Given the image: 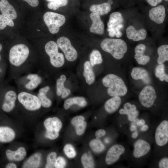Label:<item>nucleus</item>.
I'll use <instances>...</instances> for the list:
<instances>
[{
  "label": "nucleus",
  "instance_id": "1",
  "mask_svg": "<svg viewBox=\"0 0 168 168\" xmlns=\"http://www.w3.org/2000/svg\"><path fill=\"white\" fill-rule=\"evenodd\" d=\"M29 54L28 47L24 44H16L10 49L9 53V61L12 77L13 78H16L22 73L27 72L25 65Z\"/></svg>",
  "mask_w": 168,
  "mask_h": 168
},
{
  "label": "nucleus",
  "instance_id": "2",
  "mask_svg": "<svg viewBox=\"0 0 168 168\" xmlns=\"http://www.w3.org/2000/svg\"><path fill=\"white\" fill-rule=\"evenodd\" d=\"M103 85L108 87L107 92L112 96H123L128 92V88L122 79L113 74H109L102 79Z\"/></svg>",
  "mask_w": 168,
  "mask_h": 168
},
{
  "label": "nucleus",
  "instance_id": "3",
  "mask_svg": "<svg viewBox=\"0 0 168 168\" xmlns=\"http://www.w3.org/2000/svg\"><path fill=\"white\" fill-rule=\"evenodd\" d=\"M100 46L102 50L117 59L123 58L128 49L125 42L121 39L105 38L102 41Z\"/></svg>",
  "mask_w": 168,
  "mask_h": 168
},
{
  "label": "nucleus",
  "instance_id": "4",
  "mask_svg": "<svg viewBox=\"0 0 168 168\" xmlns=\"http://www.w3.org/2000/svg\"><path fill=\"white\" fill-rule=\"evenodd\" d=\"M17 99L26 110L35 111L39 110L42 105L37 96L26 91H21L17 94Z\"/></svg>",
  "mask_w": 168,
  "mask_h": 168
},
{
  "label": "nucleus",
  "instance_id": "5",
  "mask_svg": "<svg viewBox=\"0 0 168 168\" xmlns=\"http://www.w3.org/2000/svg\"><path fill=\"white\" fill-rule=\"evenodd\" d=\"M43 19L49 31L52 34L57 33L66 21L63 15L51 12H45L44 15Z\"/></svg>",
  "mask_w": 168,
  "mask_h": 168
},
{
  "label": "nucleus",
  "instance_id": "6",
  "mask_svg": "<svg viewBox=\"0 0 168 168\" xmlns=\"http://www.w3.org/2000/svg\"><path fill=\"white\" fill-rule=\"evenodd\" d=\"M58 48L57 43L53 41H49L44 46L45 52L49 57L50 64L56 68L62 67L65 62L64 55L58 52Z\"/></svg>",
  "mask_w": 168,
  "mask_h": 168
},
{
  "label": "nucleus",
  "instance_id": "7",
  "mask_svg": "<svg viewBox=\"0 0 168 168\" xmlns=\"http://www.w3.org/2000/svg\"><path fill=\"white\" fill-rule=\"evenodd\" d=\"M59 47L64 53L66 58L68 61H73L77 57V53L72 45L69 40L65 36L59 37L56 43Z\"/></svg>",
  "mask_w": 168,
  "mask_h": 168
},
{
  "label": "nucleus",
  "instance_id": "8",
  "mask_svg": "<svg viewBox=\"0 0 168 168\" xmlns=\"http://www.w3.org/2000/svg\"><path fill=\"white\" fill-rule=\"evenodd\" d=\"M156 98V92L152 86L147 85L144 86L139 95V100L141 105L146 108L151 107Z\"/></svg>",
  "mask_w": 168,
  "mask_h": 168
},
{
  "label": "nucleus",
  "instance_id": "9",
  "mask_svg": "<svg viewBox=\"0 0 168 168\" xmlns=\"http://www.w3.org/2000/svg\"><path fill=\"white\" fill-rule=\"evenodd\" d=\"M155 140L157 145L163 146L168 142V121H162L156 128Z\"/></svg>",
  "mask_w": 168,
  "mask_h": 168
},
{
  "label": "nucleus",
  "instance_id": "10",
  "mask_svg": "<svg viewBox=\"0 0 168 168\" xmlns=\"http://www.w3.org/2000/svg\"><path fill=\"white\" fill-rule=\"evenodd\" d=\"M17 94L14 89H9L5 93L2 108L6 112L12 111L15 106V103L17 99Z\"/></svg>",
  "mask_w": 168,
  "mask_h": 168
},
{
  "label": "nucleus",
  "instance_id": "11",
  "mask_svg": "<svg viewBox=\"0 0 168 168\" xmlns=\"http://www.w3.org/2000/svg\"><path fill=\"white\" fill-rule=\"evenodd\" d=\"M125 148L122 145L116 144L112 146L106 155L105 161L108 165H112L116 162L121 155L125 152Z\"/></svg>",
  "mask_w": 168,
  "mask_h": 168
},
{
  "label": "nucleus",
  "instance_id": "12",
  "mask_svg": "<svg viewBox=\"0 0 168 168\" xmlns=\"http://www.w3.org/2000/svg\"><path fill=\"white\" fill-rule=\"evenodd\" d=\"M166 16L165 8L162 5L153 7L149 12V16L150 19L159 24L164 22Z\"/></svg>",
  "mask_w": 168,
  "mask_h": 168
},
{
  "label": "nucleus",
  "instance_id": "13",
  "mask_svg": "<svg viewBox=\"0 0 168 168\" xmlns=\"http://www.w3.org/2000/svg\"><path fill=\"white\" fill-rule=\"evenodd\" d=\"M150 149V145L148 142L142 139L138 140L134 145L133 156L136 158H140L147 154Z\"/></svg>",
  "mask_w": 168,
  "mask_h": 168
},
{
  "label": "nucleus",
  "instance_id": "14",
  "mask_svg": "<svg viewBox=\"0 0 168 168\" xmlns=\"http://www.w3.org/2000/svg\"><path fill=\"white\" fill-rule=\"evenodd\" d=\"M90 17L92 21L90 31L99 35L103 34L104 32V24L100 15L92 12L90 14Z\"/></svg>",
  "mask_w": 168,
  "mask_h": 168
},
{
  "label": "nucleus",
  "instance_id": "15",
  "mask_svg": "<svg viewBox=\"0 0 168 168\" xmlns=\"http://www.w3.org/2000/svg\"><path fill=\"white\" fill-rule=\"evenodd\" d=\"M126 34L128 39L137 41L144 40L146 37L147 32L143 28L137 30L133 26H129L126 29Z\"/></svg>",
  "mask_w": 168,
  "mask_h": 168
},
{
  "label": "nucleus",
  "instance_id": "16",
  "mask_svg": "<svg viewBox=\"0 0 168 168\" xmlns=\"http://www.w3.org/2000/svg\"><path fill=\"white\" fill-rule=\"evenodd\" d=\"M132 78L134 80H141L145 84H149L151 79L148 72L145 69L140 67H135L131 73Z\"/></svg>",
  "mask_w": 168,
  "mask_h": 168
},
{
  "label": "nucleus",
  "instance_id": "17",
  "mask_svg": "<svg viewBox=\"0 0 168 168\" xmlns=\"http://www.w3.org/2000/svg\"><path fill=\"white\" fill-rule=\"evenodd\" d=\"M0 10L2 15L12 20L17 17L16 10L7 0H1L0 1Z\"/></svg>",
  "mask_w": 168,
  "mask_h": 168
},
{
  "label": "nucleus",
  "instance_id": "18",
  "mask_svg": "<svg viewBox=\"0 0 168 168\" xmlns=\"http://www.w3.org/2000/svg\"><path fill=\"white\" fill-rule=\"evenodd\" d=\"M26 77L28 80L24 85L26 91H32L36 89L42 82L41 77L36 73L28 74L26 75Z\"/></svg>",
  "mask_w": 168,
  "mask_h": 168
},
{
  "label": "nucleus",
  "instance_id": "19",
  "mask_svg": "<svg viewBox=\"0 0 168 168\" xmlns=\"http://www.w3.org/2000/svg\"><path fill=\"white\" fill-rule=\"evenodd\" d=\"M119 112L121 114L127 115L128 119L131 121H134L139 114L136 106L129 102L125 103L124 105V109H120Z\"/></svg>",
  "mask_w": 168,
  "mask_h": 168
},
{
  "label": "nucleus",
  "instance_id": "20",
  "mask_svg": "<svg viewBox=\"0 0 168 168\" xmlns=\"http://www.w3.org/2000/svg\"><path fill=\"white\" fill-rule=\"evenodd\" d=\"M46 130L59 133L62 128V124L60 119L57 117H49L44 122Z\"/></svg>",
  "mask_w": 168,
  "mask_h": 168
},
{
  "label": "nucleus",
  "instance_id": "21",
  "mask_svg": "<svg viewBox=\"0 0 168 168\" xmlns=\"http://www.w3.org/2000/svg\"><path fill=\"white\" fill-rule=\"evenodd\" d=\"M6 155L7 159L11 161H19L23 160L26 155V152L23 147H19L16 151L7 150Z\"/></svg>",
  "mask_w": 168,
  "mask_h": 168
},
{
  "label": "nucleus",
  "instance_id": "22",
  "mask_svg": "<svg viewBox=\"0 0 168 168\" xmlns=\"http://www.w3.org/2000/svg\"><path fill=\"white\" fill-rule=\"evenodd\" d=\"M66 77L64 75H61L57 79L56 82V94L58 96H61L63 98H65L70 93V90L64 86V83Z\"/></svg>",
  "mask_w": 168,
  "mask_h": 168
},
{
  "label": "nucleus",
  "instance_id": "23",
  "mask_svg": "<svg viewBox=\"0 0 168 168\" xmlns=\"http://www.w3.org/2000/svg\"><path fill=\"white\" fill-rule=\"evenodd\" d=\"M121 103V100L119 96H113L105 102V109L108 113H113L118 109Z\"/></svg>",
  "mask_w": 168,
  "mask_h": 168
},
{
  "label": "nucleus",
  "instance_id": "24",
  "mask_svg": "<svg viewBox=\"0 0 168 168\" xmlns=\"http://www.w3.org/2000/svg\"><path fill=\"white\" fill-rule=\"evenodd\" d=\"M15 137L14 131L7 127H0V142H8L14 140Z\"/></svg>",
  "mask_w": 168,
  "mask_h": 168
},
{
  "label": "nucleus",
  "instance_id": "25",
  "mask_svg": "<svg viewBox=\"0 0 168 168\" xmlns=\"http://www.w3.org/2000/svg\"><path fill=\"white\" fill-rule=\"evenodd\" d=\"M42 155L40 152L36 153L30 156L23 164L22 167L36 168L38 167L40 163Z\"/></svg>",
  "mask_w": 168,
  "mask_h": 168
},
{
  "label": "nucleus",
  "instance_id": "26",
  "mask_svg": "<svg viewBox=\"0 0 168 168\" xmlns=\"http://www.w3.org/2000/svg\"><path fill=\"white\" fill-rule=\"evenodd\" d=\"M92 67L89 61H86L84 63L83 76L86 82L89 85L92 84L95 80V76Z\"/></svg>",
  "mask_w": 168,
  "mask_h": 168
},
{
  "label": "nucleus",
  "instance_id": "27",
  "mask_svg": "<svg viewBox=\"0 0 168 168\" xmlns=\"http://www.w3.org/2000/svg\"><path fill=\"white\" fill-rule=\"evenodd\" d=\"M111 9V5L107 2L93 4L90 7L91 11L101 16L108 14Z\"/></svg>",
  "mask_w": 168,
  "mask_h": 168
},
{
  "label": "nucleus",
  "instance_id": "28",
  "mask_svg": "<svg viewBox=\"0 0 168 168\" xmlns=\"http://www.w3.org/2000/svg\"><path fill=\"white\" fill-rule=\"evenodd\" d=\"M87 102L85 99L82 97H75L70 98L66 100L64 102L63 106L65 110L68 109L74 104H76L81 107H84L87 105Z\"/></svg>",
  "mask_w": 168,
  "mask_h": 168
},
{
  "label": "nucleus",
  "instance_id": "29",
  "mask_svg": "<svg viewBox=\"0 0 168 168\" xmlns=\"http://www.w3.org/2000/svg\"><path fill=\"white\" fill-rule=\"evenodd\" d=\"M124 18L121 13L119 12H115L110 15L107 25L108 28H112L122 24Z\"/></svg>",
  "mask_w": 168,
  "mask_h": 168
},
{
  "label": "nucleus",
  "instance_id": "30",
  "mask_svg": "<svg viewBox=\"0 0 168 168\" xmlns=\"http://www.w3.org/2000/svg\"><path fill=\"white\" fill-rule=\"evenodd\" d=\"M158 57L157 62L159 64H163L168 60V45L163 44L159 46L157 50Z\"/></svg>",
  "mask_w": 168,
  "mask_h": 168
},
{
  "label": "nucleus",
  "instance_id": "31",
  "mask_svg": "<svg viewBox=\"0 0 168 168\" xmlns=\"http://www.w3.org/2000/svg\"><path fill=\"white\" fill-rule=\"evenodd\" d=\"M89 146L92 150L96 153L102 152L105 149V146L99 139L91 140L89 143Z\"/></svg>",
  "mask_w": 168,
  "mask_h": 168
},
{
  "label": "nucleus",
  "instance_id": "32",
  "mask_svg": "<svg viewBox=\"0 0 168 168\" xmlns=\"http://www.w3.org/2000/svg\"><path fill=\"white\" fill-rule=\"evenodd\" d=\"M90 63L92 67L96 64L101 63L103 61L102 55L99 51L97 49L93 50L90 56Z\"/></svg>",
  "mask_w": 168,
  "mask_h": 168
},
{
  "label": "nucleus",
  "instance_id": "33",
  "mask_svg": "<svg viewBox=\"0 0 168 168\" xmlns=\"http://www.w3.org/2000/svg\"><path fill=\"white\" fill-rule=\"evenodd\" d=\"M155 74L156 77L158 78L161 81L165 80L168 82V75L165 72V67L164 64H159L156 67Z\"/></svg>",
  "mask_w": 168,
  "mask_h": 168
},
{
  "label": "nucleus",
  "instance_id": "34",
  "mask_svg": "<svg viewBox=\"0 0 168 168\" xmlns=\"http://www.w3.org/2000/svg\"><path fill=\"white\" fill-rule=\"evenodd\" d=\"M82 163L85 168H92L95 166L93 159L92 156L86 153L83 154L81 157Z\"/></svg>",
  "mask_w": 168,
  "mask_h": 168
},
{
  "label": "nucleus",
  "instance_id": "35",
  "mask_svg": "<svg viewBox=\"0 0 168 168\" xmlns=\"http://www.w3.org/2000/svg\"><path fill=\"white\" fill-rule=\"evenodd\" d=\"M68 2V0H55L49 2L47 7L49 9L56 10L60 7L67 5Z\"/></svg>",
  "mask_w": 168,
  "mask_h": 168
},
{
  "label": "nucleus",
  "instance_id": "36",
  "mask_svg": "<svg viewBox=\"0 0 168 168\" xmlns=\"http://www.w3.org/2000/svg\"><path fill=\"white\" fill-rule=\"evenodd\" d=\"M57 155V153L55 152H51L47 155L46 158L47 163L45 168H53L55 167Z\"/></svg>",
  "mask_w": 168,
  "mask_h": 168
},
{
  "label": "nucleus",
  "instance_id": "37",
  "mask_svg": "<svg viewBox=\"0 0 168 168\" xmlns=\"http://www.w3.org/2000/svg\"><path fill=\"white\" fill-rule=\"evenodd\" d=\"M14 25L12 19L0 14V30L4 29L7 25L12 27Z\"/></svg>",
  "mask_w": 168,
  "mask_h": 168
},
{
  "label": "nucleus",
  "instance_id": "38",
  "mask_svg": "<svg viewBox=\"0 0 168 168\" xmlns=\"http://www.w3.org/2000/svg\"><path fill=\"white\" fill-rule=\"evenodd\" d=\"M47 94L38 93L37 96L40 100L42 106L44 108H49L52 105L51 100L46 96Z\"/></svg>",
  "mask_w": 168,
  "mask_h": 168
},
{
  "label": "nucleus",
  "instance_id": "39",
  "mask_svg": "<svg viewBox=\"0 0 168 168\" xmlns=\"http://www.w3.org/2000/svg\"><path fill=\"white\" fill-rule=\"evenodd\" d=\"M63 151L65 154L69 158H74L76 156V152L74 147L70 144L66 145L63 148Z\"/></svg>",
  "mask_w": 168,
  "mask_h": 168
},
{
  "label": "nucleus",
  "instance_id": "40",
  "mask_svg": "<svg viewBox=\"0 0 168 168\" xmlns=\"http://www.w3.org/2000/svg\"><path fill=\"white\" fill-rule=\"evenodd\" d=\"M134 58L138 63L141 65H146L150 60V58L149 56L144 54L138 55L135 54Z\"/></svg>",
  "mask_w": 168,
  "mask_h": 168
},
{
  "label": "nucleus",
  "instance_id": "41",
  "mask_svg": "<svg viewBox=\"0 0 168 168\" xmlns=\"http://www.w3.org/2000/svg\"><path fill=\"white\" fill-rule=\"evenodd\" d=\"M86 126L87 123L85 121L76 126L75 128L77 134L78 135L83 134L85 131Z\"/></svg>",
  "mask_w": 168,
  "mask_h": 168
},
{
  "label": "nucleus",
  "instance_id": "42",
  "mask_svg": "<svg viewBox=\"0 0 168 168\" xmlns=\"http://www.w3.org/2000/svg\"><path fill=\"white\" fill-rule=\"evenodd\" d=\"M66 164L65 159L63 157L59 156L56 160L55 167L56 168H64Z\"/></svg>",
  "mask_w": 168,
  "mask_h": 168
},
{
  "label": "nucleus",
  "instance_id": "43",
  "mask_svg": "<svg viewBox=\"0 0 168 168\" xmlns=\"http://www.w3.org/2000/svg\"><path fill=\"white\" fill-rule=\"evenodd\" d=\"M146 49L145 45L143 44H140L135 48L134 51L136 54L140 55L143 54Z\"/></svg>",
  "mask_w": 168,
  "mask_h": 168
},
{
  "label": "nucleus",
  "instance_id": "44",
  "mask_svg": "<svg viewBox=\"0 0 168 168\" xmlns=\"http://www.w3.org/2000/svg\"><path fill=\"white\" fill-rule=\"evenodd\" d=\"M85 120V118L82 116L79 115L73 118L71 120V123L72 125L76 127L77 125L81 123Z\"/></svg>",
  "mask_w": 168,
  "mask_h": 168
},
{
  "label": "nucleus",
  "instance_id": "45",
  "mask_svg": "<svg viewBox=\"0 0 168 168\" xmlns=\"http://www.w3.org/2000/svg\"><path fill=\"white\" fill-rule=\"evenodd\" d=\"M45 136L46 137L50 140H54L59 136L58 133L46 130Z\"/></svg>",
  "mask_w": 168,
  "mask_h": 168
},
{
  "label": "nucleus",
  "instance_id": "46",
  "mask_svg": "<svg viewBox=\"0 0 168 168\" xmlns=\"http://www.w3.org/2000/svg\"><path fill=\"white\" fill-rule=\"evenodd\" d=\"M159 166L160 168H168V158L166 157L161 159L159 163Z\"/></svg>",
  "mask_w": 168,
  "mask_h": 168
},
{
  "label": "nucleus",
  "instance_id": "47",
  "mask_svg": "<svg viewBox=\"0 0 168 168\" xmlns=\"http://www.w3.org/2000/svg\"><path fill=\"white\" fill-rule=\"evenodd\" d=\"M106 134L105 131L103 129L97 130L95 133V136L96 138H99L104 136Z\"/></svg>",
  "mask_w": 168,
  "mask_h": 168
},
{
  "label": "nucleus",
  "instance_id": "48",
  "mask_svg": "<svg viewBox=\"0 0 168 168\" xmlns=\"http://www.w3.org/2000/svg\"><path fill=\"white\" fill-rule=\"evenodd\" d=\"M26 2L30 5L32 7H35L39 4L38 0H22Z\"/></svg>",
  "mask_w": 168,
  "mask_h": 168
},
{
  "label": "nucleus",
  "instance_id": "49",
  "mask_svg": "<svg viewBox=\"0 0 168 168\" xmlns=\"http://www.w3.org/2000/svg\"><path fill=\"white\" fill-rule=\"evenodd\" d=\"M148 4L152 6L155 7L162 2L163 0H146Z\"/></svg>",
  "mask_w": 168,
  "mask_h": 168
},
{
  "label": "nucleus",
  "instance_id": "50",
  "mask_svg": "<svg viewBox=\"0 0 168 168\" xmlns=\"http://www.w3.org/2000/svg\"><path fill=\"white\" fill-rule=\"evenodd\" d=\"M107 31L109 32V35L111 37H114L116 32V30L115 27L109 28L107 29Z\"/></svg>",
  "mask_w": 168,
  "mask_h": 168
},
{
  "label": "nucleus",
  "instance_id": "51",
  "mask_svg": "<svg viewBox=\"0 0 168 168\" xmlns=\"http://www.w3.org/2000/svg\"><path fill=\"white\" fill-rule=\"evenodd\" d=\"M50 90V87L49 86H46L41 88L38 91V93L47 94Z\"/></svg>",
  "mask_w": 168,
  "mask_h": 168
},
{
  "label": "nucleus",
  "instance_id": "52",
  "mask_svg": "<svg viewBox=\"0 0 168 168\" xmlns=\"http://www.w3.org/2000/svg\"><path fill=\"white\" fill-rule=\"evenodd\" d=\"M6 168H16L17 166L14 163H8L6 166Z\"/></svg>",
  "mask_w": 168,
  "mask_h": 168
},
{
  "label": "nucleus",
  "instance_id": "53",
  "mask_svg": "<svg viewBox=\"0 0 168 168\" xmlns=\"http://www.w3.org/2000/svg\"><path fill=\"white\" fill-rule=\"evenodd\" d=\"M145 124V121L143 119H141L138 120L137 122V125L138 126H142L144 125Z\"/></svg>",
  "mask_w": 168,
  "mask_h": 168
},
{
  "label": "nucleus",
  "instance_id": "54",
  "mask_svg": "<svg viewBox=\"0 0 168 168\" xmlns=\"http://www.w3.org/2000/svg\"><path fill=\"white\" fill-rule=\"evenodd\" d=\"M122 35V33L120 31V30H118L116 31L115 35L117 38H119Z\"/></svg>",
  "mask_w": 168,
  "mask_h": 168
},
{
  "label": "nucleus",
  "instance_id": "55",
  "mask_svg": "<svg viewBox=\"0 0 168 168\" xmlns=\"http://www.w3.org/2000/svg\"><path fill=\"white\" fill-rule=\"evenodd\" d=\"M148 128V126L147 125L144 124L141 128V130L143 131H145L147 130Z\"/></svg>",
  "mask_w": 168,
  "mask_h": 168
},
{
  "label": "nucleus",
  "instance_id": "56",
  "mask_svg": "<svg viewBox=\"0 0 168 168\" xmlns=\"http://www.w3.org/2000/svg\"><path fill=\"white\" fill-rule=\"evenodd\" d=\"M138 135V132L136 131L134 132L132 134V137L133 138H137Z\"/></svg>",
  "mask_w": 168,
  "mask_h": 168
},
{
  "label": "nucleus",
  "instance_id": "57",
  "mask_svg": "<svg viewBox=\"0 0 168 168\" xmlns=\"http://www.w3.org/2000/svg\"><path fill=\"white\" fill-rule=\"evenodd\" d=\"M136 127L134 125H132L130 127V130L131 131H133L136 130Z\"/></svg>",
  "mask_w": 168,
  "mask_h": 168
},
{
  "label": "nucleus",
  "instance_id": "58",
  "mask_svg": "<svg viewBox=\"0 0 168 168\" xmlns=\"http://www.w3.org/2000/svg\"><path fill=\"white\" fill-rule=\"evenodd\" d=\"M113 1L112 0H108L107 3L110 5L113 4Z\"/></svg>",
  "mask_w": 168,
  "mask_h": 168
},
{
  "label": "nucleus",
  "instance_id": "59",
  "mask_svg": "<svg viewBox=\"0 0 168 168\" xmlns=\"http://www.w3.org/2000/svg\"><path fill=\"white\" fill-rule=\"evenodd\" d=\"M2 46L1 45V44H0V61L1 60V55L0 54V53L2 49Z\"/></svg>",
  "mask_w": 168,
  "mask_h": 168
},
{
  "label": "nucleus",
  "instance_id": "60",
  "mask_svg": "<svg viewBox=\"0 0 168 168\" xmlns=\"http://www.w3.org/2000/svg\"><path fill=\"white\" fill-rule=\"evenodd\" d=\"M47 1L49 2H51L55 1V0H46Z\"/></svg>",
  "mask_w": 168,
  "mask_h": 168
},
{
  "label": "nucleus",
  "instance_id": "61",
  "mask_svg": "<svg viewBox=\"0 0 168 168\" xmlns=\"http://www.w3.org/2000/svg\"><path fill=\"white\" fill-rule=\"evenodd\" d=\"M165 0L166 1H168V0Z\"/></svg>",
  "mask_w": 168,
  "mask_h": 168
}]
</instances>
